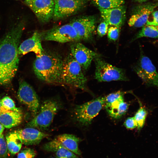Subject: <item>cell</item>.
<instances>
[{"mask_svg": "<svg viewBox=\"0 0 158 158\" xmlns=\"http://www.w3.org/2000/svg\"><path fill=\"white\" fill-rule=\"evenodd\" d=\"M124 93V92L118 91L111 93L107 96L104 97V105L110 104L121 97H123Z\"/></svg>", "mask_w": 158, "mask_h": 158, "instance_id": "28", "label": "cell"}, {"mask_svg": "<svg viewBox=\"0 0 158 158\" xmlns=\"http://www.w3.org/2000/svg\"><path fill=\"white\" fill-rule=\"evenodd\" d=\"M62 145L77 155H80L81 152L78 148L80 139L75 135L63 134L57 136L56 138Z\"/></svg>", "mask_w": 158, "mask_h": 158, "instance_id": "21", "label": "cell"}, {"mask_svg": "<svg viewBox=\"0 0 158 158\" xmlns=\"http://www.w3.org/2000/svg\"><path fill=\"white\" fill-rule=\"evenodd\" d=\"M42 32L38 31L34 32L32 36L24 41L18 48L19 54L24 55L29 52L34 53L36 55L42 54L44 51L41 42Z\"/></svg>", "mask_w": 158, "mask_h": 158, "instance_id": "16", "label": "cell"}, {"mask_svg": "<svg viewBox=\"0 0 158 158\" xmlns=\"http://www.w3.org/2000/svg\"><path fill=\"white\" fill-rule=\"evenodd\" d=\"M143 37L158 39V26L146 24L132 39V41Z\"/></svg>", "mask_w": 158, "mask_h": 158, "instance_id": "23", "label": "cell"}, {"mask_svg": "<svg viewBox=\"0 0 158 158\" xmlns=\"http://www.w3.org/2000/svg\"><path fill=\"white\" fill-rule=\"evenodd\" d=\"M105 104L104 97H98L75 107L74 114L75 120L83 126L90 124Z\"/></svg>", "mask_w": 158, "mask_h": 158, "instance_id": "5", "label": "cell"}, {"mask_svg": "<svg viewBox=\"0 0 158 158\" xmlns=\"http://www.w3.org/2000/svg\"><path fill=\"white\" fill-rule=\"evenodd\" d=\"M15 131L18 134L23 143L26 145L38 144L43 139L49 136L48 134L31 127H27Z\"/></svg>", "mask_w": 158, "mask_h": 158, "instance_id": "17", "label": "cell"}, {"mask_svg": "<svg viewBox=\"0 0 158 158\" xmlns=\"http://www.w3.org/2000/svg\"><path fill=\"white\" fill-rule=\"evenodd\" d=\"M1 99L0 98V113L8 110L5 109L2 107L1 103Z\"/></svg>", "mask_w": 158, "mask_h": 158, "instance_id": "34", "label": "cell"}, {"mask_svg": "<svg viewBox=\"0 0 158 158\" xmlns=\"http://www.w3.org/2000/svg\"><path fill=\"white\" fill-rule=\"evenodd\" d=\"M92 2L98 8L108 9L123 5L124 0H91Z\"/></svg>", "mask_w": 158, "mask_h": 158, "instance_id": "24", "label": "cell"}, {"mask_svg": "<svg viewBox=\"0 0 158 158\" xmlns=\"http://www.w3.org/2000/svg\"><path fill=\"white\" fill-rule=\"evenodd\" d=\"M1 102L2 107L7 110L21 112L19 108L16 107L13 100L9 97L6 96L1 99Z\"/></svg>", "mask_w": 158, "mask_h": 158, "instance_id": "26", "label": "cell"}, {"mask_svg": "<svg viewBox=\"0 0 158 158\" xmlns=\"http://www.w3.org/2000/svg\"><path fill=\"white\" fill-rule=\"evenodd\" d=\"M31 0H25V3L26 2H28L30 1Z\"/></svg>", "mask_w": 158, "mask_h": 158, "instance_id": "37", "label": "cell"}, {"mask_svg": "<svg viewBox=\"0 0 158 158\" xmlns=\"http://www.w3.org/2000/svg\"><path fill=\"white\" fill-rule=\"evenodd\" d=\"M17 97L20 102L25 105L35 116L40 107L37 95L33 87L24 80L19 82Z\"/></svg>", "mask_w": 158, "mask_h": 158, "instance_id": "9", "label": "cell"}, {"mask_svg": "<svg viewBox=\"0 0 158 158\" xmlns=\"http://www.w3.org/2000/svg\"><path fill=\"white\" fill-rule=\"evenodd\" d=\"M147 113V110L140 103V107L134 116L138 130H140L143 127Z\"/></svg>", "mask_w": 158, "mask_h": 158, "instance_id": "25", "label": "cell"}, {"mask_svg": "<svg viewBox=\"0 0 158 158\" xmlns=\"http://www.w3.org/2000/svg\"><path fill=\"white\" fill-rule=\"evenodd\" d=\"M8 151L5 138L2 134L0 135V158H7Z\"/></svg>", "mask_w": 158, "mask_h": 158, "instance_id": "30", "label": "cell"}, {"mask_svg": "<svg viewBox=\"0 0 158 158\" xmlns=\"http://www.w3.org/2000/svg\"></svg>", "mask_w": 158, "mask_h": 158, "instance_id": "38", "label": "cell"}, {"mask_svg": "<svg viewBox=\"0 0 158 158\" xmlns=\"http://www.w3.org/2000/svg\"><path fill=\"white\" fill-rule=\"evenodd\" d=\"M98 9L104 21L109 25L120 28L123 24L126 15V9L123 5L108 9L98 8Z\"/></svg>", "mask_w": 158, "mask_h": 158, "instance_id": "15", "label": "cell"}, {"mask_svg": "<svg viewBox=\"0 0 158 158\" xmlns=\"http://www.w3.org/2000/svg\"><path fill=\"white\" fill-rule=\"evenodd\" d=\"M120 31V28L115 26H110L108 28L107 37L110 41H116L118 38Z\"/></svg>", "mask_w": 158, "mask_h": 158, "instance_id": "27", "label": "cell"}, {"mask_svg": "<svg viewBox=\"0 0 158 158\" xmlns=\"http://www.w3.org/2000/svg\"><path fill=\"white\" fill-rule=\"evenodd\" d=\"M70 50L72 55L84 70H87L89 68L93 60L100 56L98 53L78 42L71 43Z\"/></svg>", "mask_w": 158, "mask_h": 158, "instance_id": "11", "label": "cell"}, {"mask_svg": "<svg viewBox=\"0 0 158 158\" xmlns=\"http://www.w3.org/2000/svg\"><path fill=\"white\" fill-rule=\"evenodd\" d=\"M44 149L54 153L57 158H79L77 155L62 145L55 138L46 143Z\"/></svg>", "mask_w": 158, "mask_h": 158, "instance_id": "18", "label": "cell"}, {"mask_svg": "<svg viewBox=\"0 0 158 158\" xmlns=\"http://www.w3.org/2000/svg\"><path fill=\"white\" fill-rule=\"evenodd\" d=\"M104 106L108 114L116 119L120 118L124 115L128 108V105L124 101L123 97L110 104Z\"/></svg>", "mask_w": 158, "mask_h": 158, "instance_id": "20", "label": "cell"}, {"mask_svg": "<svg viewBox=\"0 0 158 158\" xmlns=\"http://www.w3.org/2000/svg\"><path fill=\"white\" fill-rule=\"evenodd\" d=\"M124 125L128 129H133L137 127L134 117L128 118L124 121Z\"/></svg>", "mask_w": 158, "mask_h": 158, "instance_id": "32", "label": "cell"}, {"mask_svg": "<svg viewBox=\"0 0 158 158\" xmlns=\"http://www.w3.org/2000/svg\"><path fill=\"white\" fill-rule=\"evenodd\" d=\"M24 28L20 23L0 42V85L9 83L14 77L19 62L18 48Z\"/></svg>", "mask_w": 158, "mask_h": 158, "instance_id": "1", "label": "cell"}, {"mask_svg": "<svg viewBox=\"0 0 158 158\" xmlns=\"http://www.w3.org/2000/svg\"><path fill=\"white\" fill-rule=\"evenodd\" d=\"M134 70L143 82L148 86L158 89V73L150 58L141 52Z\"/></svg>", "mask_w": 158, "mask_h": 158, "instance_id": "8", "label": "cell"}, {"mask_svg": "<svg viewBox=\"0 0 158 158\" xmlns=\"http://www.w3.org/2000/svg\"><path fill=\"white\" fill-rule=\"evenodd\" d=\"M4 129V127L0 123V135L3 134Z\"/></svg>", "mask_w": 158, "mask_h": 158, "instance_id": "35", "label": "cell"}, {"mask_svg": "<svg viewBox=\"0 0 158 158\" xmlns=\"http://www.w3.org/2000/svg\"><path fill=\"white\" fill-rule=\"evenodd\" d=\"M53 19L59 20L72 15L81 9L86 0H54Z\"/></svg>", "mask_w": 158, "mask_h": 158, "instance_id": "10", "label": "cell"}, {"mask_svg": "<svg viewBox=\"0 0 158 158\" xmlns=\"http://www.w3.org/2000/svg\"><path fill=\"white\" fill-rule=\"evenodd\" d=\"M22 119L21 112L7 110L0 113V123L6 128H11L18 125Z\"/></svg>", "mask_w": 158, "mask_h": 158, "instance_id": "19", "label": "cell"}, {"mask_svg": "<svg viewBox=\"0 0 158 158\" xmlns=\"http://www.w3.org/2000/svg\"><path fill=\"white\" fill-rule=\"evenodd\" d=\"M136 1L140 2H144L147 1L148 0H135Z\"/></svg>", "mask_w": 158, "mask_h": 158, "instance_id": "36", "label": "cell"}, {"mask_svg": "<svg viewBox=\"0 0 158 158\" xmlns=\"http://www.w3.org/2000/svg\"><path fill=\"white\" fill-rule=\"evenodd\" d=\"M59 108L56 101L51 99L45 100L40 106L37 114L27 123V127L41 130H47L52 123Z\"/></svg>", "mask_w": 158, "mask_h": 158, "instance_id": "4", "label": "cell"}, {"mask_svg": "<svg viewBox=\"0 0 158 158\" xmlns=\"http://www.w3.org/2000/svg\"><path fill=\"white\" fill-rule=\"evenodd\" d=\"M26 3L41 23H47L53 18L54 0H31Z\"/></svg>", "mask_w": 158, "mask_h": 158, "instance_id": "13", "label": "cell"}, {"mask_svg": "<svg viewBox=\"0 0 158 158\" xmlns=\"http://www.w3.org/2000/svg\"><path fill=\"white\" fill-rule=\"evenodd\" d=\"M63 59L59 54L44 51L36 55L33 69L37 77L50 83L60 84Z\"/></svg>", "mask_w": 158, "mask_h": 158, "instance_id": "2", "label": "cell"}, {"mask_svg": "<svg viewBox=\"0 0 158 158\" xmlns=\"http://www.w3.org/2000/svg\"><path fill=\"white\" fill-rule=\"evenodd\" d=\"M96 22L95 17L88 16L77 18L72 20L70 23L81 40L89 41L93 39Z\"/></svg>", "mask_w": 158, "mask_h": 158, "instance_id": "12", "label": "cell"}, {"mask_svg": "<svg viewBox=\"0 0 158 158\" xmlns=\"http://www.w3.org/2000/svg\"><path fill=\"white\" fill-rule=\"evenodd\" d=\"M152 19L150 20H148L146 24L156 26H158V10L153 11L151 14Z\"/></svg>", "mask_w": 158, "mask_h": 158, "instance_id": "33", "label": "cell"}, {"mask_svg": "<svg viewBox=\"0 0 158 158\" xmlns=\"http://www.w3.org/2000/svg\"><path fill=\"white\" fill-rule=\"evenodd\" d=\"M5 139L8 151L11 154L15 155L19 152L23 142L16 131L8 134L6 136Z\"/></svg>", "mask_w": 158, "mask_h": 158, "instance_id": "22", "label": "cell"}, {"mask_svg": "<svg viewBox=\"0 0 158 158\" xmlns=\"http://www.w3.org/2000/svg\"><path fill=\"white\" fill-rule=\"evenodd\" d=\"M87 80L81 66L70 53L63 60L60 84L86 90Z\"/></svg>", "mask_w": 158, "mask_h": 158, "instance_id": "3", "label": "cell"}, {"mask_svg": "<svg viewBox=\"0 0 158 158\" xmlns=\"http://www.w3.org/2000/svg\"><path fill=\"white\" fill-rule=\"evenodd\" d=\"M94 60L95 66V77L98 81H126L128 80L123 69L109 63L100 56L95 58Z\"/></svg>", "mask_w": 158, "mask_h": 158, "instance_id": "6", "label": "cell"}, {"mask_svg": "<svg viewBox=\"0 0 158 158\" xmlns=\"http://www.w3.org/2000/svg\"><path fill=\"white\" fill-rule=\"evenodd\" d=\"M42 40L61 43L79 42L81 40L70 23L55 26L42 32Z\"/></svg>", "mask_w": 158, "mask_h": 158, "instance_id": "7", "label": "cell"}, {"mask_svg": "<svg viewBox=\"0 0 158 158\" xmlns=\"http://www.w3.org/2000/svg\"><path fill=\"white\" fill-rule=\"evenodd\" d=\"M36 154V152L33 149L25 148L19 153L17 158H34Z\"/></svg>", "mask_w": 158, "mask_h": 158, "instance_id": "29", "label": "cell"}, {"mask_svg": "<svg viewBox=\"0 0 158 158\" xmlns=\"http://www.w3.org/2000/svg\"><path fill=\"white\" fill-rule=\"evenodd\" d=\"M158 6V2L146 4L138 7L128 22L129 25L135 28L142 27L145 25L150 15Z\"/></svg>", "mask_w": 158, "mask_h": 158, "instance_id": "14", "label": "cell"}, {"mask_svg": "<svg viewBox=\"0 0 158 158\" xmlns=\"http://www.w3.org/2000/svg\"><path fill=\"white\" fill-rule=\"evenodd\" d=\"M109 25L108 24L104 21L99 24L97 28V32L99 37H102L106 34Z\"/></svg>", "mask_w": 158, "mask_h": 158, "instance_id": "31", "label": "cell"}]
</instances>
